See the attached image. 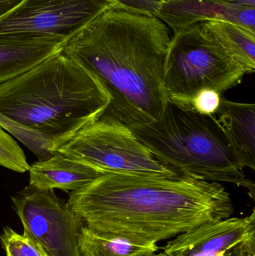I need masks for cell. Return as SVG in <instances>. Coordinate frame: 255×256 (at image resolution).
Wrapping results in <instances>:
<instances>
[{
	"label": "cell",
	"instance_id": "1",
	"mask_svg": "<svg viewBox=\"0 0 255 256\" xmlns=\"http://www.w3.org/2000/svg\"><path fill=\"white\" fill-rule=\"evenodd\" d=\"M67 202L85 226L142 245L234 214L230 194L223 185L189 177L105 173L70 192Z\"/></svg>",
	"mask_w": 255,
	"mask_h": 256
},
{
	"label": "cell",
	"instance_id": "2",
	"mask_svg": "<svg viewBox=\"0 0 255 256\" xmlns=\"http://www.w3.org/2000/svg\"><path fill=\"white\" fill-rule=\"evenodd\" d=\"M171 38L157 16L115 7L69 37L63 52L107 92L103 115L131 128L155 121L166 109L163 70Z\"/></svg>",
	"mask_w": 255,
	"mask_h": 256
},
{
	"label": "cell",
	"instance_id": "3",
	"mask_svg": "<svg viewBox=\"0 0 255 256\" xmlns=\"http://www.w3.org/2000/svg\"><path fill=\"white\" fill-rule=\"evenodd\" d=\"M109 103L98 80L62 50L0 84V127L46 159Z\"/></svg>",
	"mask_w": 255,
	"mask_h": 256
},
{
	"label": "cell",
	"instance_id": "4",
	"mask_svg": "<svg viewBox=\"0 0 255 256\" xmlns=\"http://www.w3.org/2000/svg\"><path fill=\"white\" fill-rule=\"evenodd\" d=\"M130 128L159 160L184 176L234 184L255 198L244 160L215 116L168 102L157 120Z\"/></svg>",
	"mask_w": 255,
	"mask_h": 256
},
{
	"label": "cell",
	"instance_id": "5",
	"mask_svg": "<svg viewBox=\"0 0 255 256\" xmlns=\"http://www.w3.org/2000/svg\"><path fill=\"white\" fill-rule=\"evenodd\" d=\"M245 74L243 66L200 24L171 38L163 70L168 102L192 109L199 92L212 90L223 94L239 85Z\"/></svg>",
	"mask_w": 255,
	"mask_h": 256
},
{
	"label": "cell",
	"instance_id": "6",
	"mask_svg": "<svg viewBox=\"0 0 255 256\" xmlns=\"http://www.w3.org/2000/svg\"><path fill=\"white\" fill-rule=\"evenodd\" d=\"M57 152L97 171L137 177H187L159 160L118 120L102 115L76 132Z\"/></svg>",
	"mask_w": 255,
	"mask_h": 256
},
{
	"label": "cell",
	"instance_id": "7",
	"mask_svg": "<svg viewBox=\"0 0 255 256\" xmlns=\"http://www.w3.org/2000/svg\"><path fill=\"white\" fill-rule=\"evenodd\" d=\"M11 200L23 234L49 256H81L79 239L85 225L53 190L28 185Z\"/></svg>",
	"mask_w": 255,
	"mask_h": 256
},
{
	"label": "cell",
	"instance_id": "8",
	"mask_svg": "<svg viewBox=\"0 0 255 256\" xmlns=\"http://www.w3.org/2000/svg\"><path fill=\"white\" fill-rule=\"evenodd\" d=\"M115 7L124 8L118 0H21L0 18V34L27 33L68 38Z\"/></svg>",
	"mask_w": 255,
	"mask_h": 256
},
{
	"label": "cell",
	"instance_id": "9",
	"mask_svg": "<svg viewBox=\"0 0 255 256\" xmlns=\"http://www.w3.org/2000/svg\"><path fill=\"white\" fill-rule=\"evenodd\" d=\"M255 236V210L245 218H229L201 224L176 236L163 248L168 256H227Z\"/></svg>",
	"mask_w": 255,
	"mask_h": 256
},
{
	"label": "cell",
	"instance_id": "10",
	"mask_svg": "<svg viewBox=\"0 0 255 256\" xmlns=\"http://www.w3.org/2000/svg\"><path fill=\"white\" fill-rule=\"evenodd\" d=\"M156 16L173 33L210 20L233 22L255 33V8L226 0H160Z\"/></svg>",
	"mask_w": 255,
	"mask_h": 256
},
{
	"label": "cell",
	"instance_id": "11",
	"mask_svg": "<svg viewBox=\"0 0 255 256\" xmlns=\"http://www.w3.org/2000/svg\"><path fill=\"white\" fill-rule=\"evenodd\" d=\"M67 38L27 33L0 34V84L63 50Z\"/></svg>",
	"mask_w": 255,
	"mask_h": 256
},
{
	"label": "cell",
	"instance_id": "12",
	"mask_svg": "<svg viewBox=\"0 0 255 256\" xmlns=\"http://www.w3.org/2000/svg\"><path fill=\"white\" fill-rule=\"evenodd\" d=\"M29 185L40 190L73 192L83 188L103 173L56 152L29 167Z\"/></svg>",
	"mask_w": 255,
	"mask_h": 256
},
{
	"label": "cell",
	"instance_id": "13",
	"mask_svg": "<svg viewBox=\"0 0 255 256\" xmlns=\"http://www.w3.org/2000/svg\"><path fill=\"white\" fill-rule=\"evenodd\" d=\"M217 120L233 142L246 167L255 170V105L222 97Z\"/></svg>",
	"mask_w": 255,
	"mask_h": 256
},
{
	"label": "cell",
	"instance_id": "14",
	"mask_svg": "<svg viewBox=\"0 0 255 256\" xmlns=\"http://www.w3.org/2000/svg\"><path fill=\"white\" fill-rule=\"evenodd\" d=\"M202 30L218 40L231 56L245 69L255 70V33L228 21L210 20L201 22Z\"/></svg>",
	"mask_w": 255,
	"mask_h": 256
},
{
	"label": "cell",
	"instance_id": "15",
	"mask_svg": "<svg viewBox=\"0 0 255 256\" xmlns=\"http://www.w3.org/2000/svg\"><path fill=\"white\" fill-rule=\"evenodd\" d=\"M79 248L81 256H151L159 250L157 244H138L85 226L81 230Z\"/></svg>",
	"mask_w": 255,
	"mask_h": 256
},
{
	"label": "cell",
	"instance_id": "16",
	"mask_svg": "<svg viewBox=\"0 0 255 256\" xmlns=\"http://www.w3.org/2000/svg\"><path fill=\"white\" fill-rule=\"evenodd\" d=\"M0 239L7 256H49L38 244L10 227L3 228Z\"/></svg>",
	"mask_w": 255,
	"mask_h": 256
},
{
	"label": "cell",
	"instance_id": "17",
	"mask_svg": "<svg viewBox=\"0 0 255 256\" xmlns=\"http://www.w3.org/2000/svg\"><path fill=\"white\" fill-rule=\"evenodd\" d=\"M0 165L12 171L23 173L29 170L25 154L19 144L0 127Z\"/></svg>",
	"mask_w": 255,
	"mask_h": 256
},
{
	"label": "cell",
	"instance_id": "18",
	"mask_svg": "<svg viewBox=\"0 0 255 256\" xmlns=\"http://www.w3.org/2000/svg\"><path fill=\"white\" fill-rule=\"evenodd\" d=\"M222 97V94L214 90H202L192 100L191 108L199 114L215 116L220 106Z\"/></svg>",
	"mask_w": 255,
	"mask_h": 256
},
{
	"label": "cell",
	"instance_id": "19",
	"mask_svg": "<svg viewBox=\"0 0 255 256\" xmlns=\"http://www.w3.org/2000/svg\"><path fill=\"white\" fill-rule=\"evenodd\" d=\"M127 10L156 16L160 0H118Z\"/></svg>",
	"mask_w": 255,
	"mask_h": 256
},
{
	"label": "cell",
	"instance_id": "20",
	"mask_svg": "<svg viewBox=\"0 0 255 256\" xmlns=\"http://www.w3.org/2000/svg\"><path fill=\"white\" fill-rule=\"evenodd\" d=\"M227 256H255V236L238 245Z\"/></svg>",
	"mask_w": 255,
	"mask_h": 256
},
{
	"label": "cell",
	"instance_id": "21",
	"mask_svg": "<svg viewBox=\"0 0 255 256\" xmlns=\"http://www.w3.org/2000/svg\"><path fill=\"white\" fill-rule=\"evenodd\" d=\"M21 0H0V18L10 12Z\"/></svg>",
	"mask_w": 255,
	"mask_h": 256
},
{
	"label": "cell",
	"instance_id": "22",
	"mask_svg": "<svg viewBox=\"0 0 255 256\" xmlns=\"http://www.w3.org/2000/svg\"><path fill=\"white\" fill-rule=\"evenodd\" d=\"M228 2L239 7L255 8V0H226Z\"/></svg>",
	"mask_w": 255,
	"mask_h": 256
},
{
	"label": "cell",
	"instance_id": "23",
	"mask_svg": "<svg viewBox=\"0 0 255 256\" xmlns=\"http://www.w3.org/2000/svg\"><path fill=\"white\" fill-rule=\"evenodd\" d=\"M151 256H166V254H164V252H160V254H154V255H152Z\"/></svg>",
	"mask_w": 255,
	"mask_h": 256
}]
</instances>
